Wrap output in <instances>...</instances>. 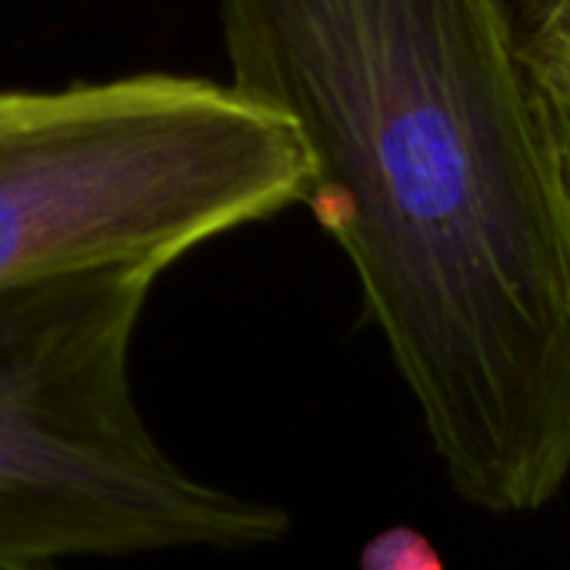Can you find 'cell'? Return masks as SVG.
<instances>
[{"mask_svg":"<svg viewBox=\"0 0 570 570\" xmlns=\"http://www.w3.org/2000/svg\"><path fill=\"white\" fill-rule=\"evenodd\" d=\"M521 50L570 164V0H528Z\"/></svg>","mask_w":570,"mask_h":570,"instance_id":"277c9868","label":"cell"},{"mask_svg":"<svg viewBox=\"0 0 570 570\" xmlns=\"http://www.w3.org/2000/svg\"><path fill=\"white\" fill-rule=\"evenodd\" d=\"M220 23L454 491L544 508L570 478V164L504 0H220Z\"/></svg>","mask_w":570,"mask_h":570,"instance_id":"6da1fadb","label":"cell"},{"mask_svg":"<svg viewBox=\"0 0 570 570\" xmlns=\"http://www.w3.org/2000/svg\"><path fill=\"white\" fill-rule=\"evenodd\" d=\"M361 570H444L438 548L414 528H391L361 551Z\"/></svg>","mask_w":570,"mask_h":570,"instance_id":"5b68a950","label":"cell"},{"mask_svg":"<svg viewBox=\"0 0 570 570\" xmlns=\"http://www.w3.org/2000/svg\"><path fill=\"white\" fill-rule=\"evenodd\" d=\"M160 274L100 267L0 294V570L240 551L291 531L284 508L194 478L147 428L134 341Z\"/></svg>","mask_w":570,"mask_h":570,"instance_id":"7a4b0ae2","label":"cell"},{"mask_svg":"<svg viewBox=\"0 0 570 570\" xmlns=\"http://www.w3.org/2000/svg\"><path fill=\"white\" fill-rule=\"evenodd\" d=\"M291 124L230 83L144 73L0 90V294L100 267L167 271L307 200Z\"/></svg>","mask_w":570,"mask_h":570,"instance_id":"3957f363","label":"cell"}]
</instances>
